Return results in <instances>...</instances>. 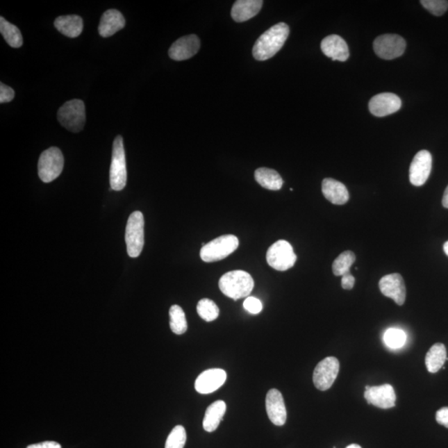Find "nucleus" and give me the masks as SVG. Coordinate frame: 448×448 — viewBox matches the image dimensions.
<instances>
[{
	"label": "nucleus",
	"mask_w": 448,
	"mask_h": 448,
	"mask_svg": "<svg viewBox=\"0 0 448 448\" xmlns=\"http://www.w3.org/2000/svg\"><path fill=\"white\" fill-rule=\"evenodd\" d=\"M402 106L400 98L394 93L378 94L371 98L369 103L370 112L375 117H383L394 114Z\"/></svg>",
	"instance_id": "nucleus-13"
},
{
	"label": "nucleus",
	"mask_w": 448,
	"mask_h": 448,
	"mask_svg": "<svg viewBox=\"0 0 448 448\" xmlns=\"http://www.w3.org/2000/svg\"><path fill=\"white\" fill-rule=\"evenodd\" d=\"M364 396L367 403L379 408L388 409L396 405L395 391L388 383L381 386L367 385Z\"/></svg>",
	"instance_id": "nucleus-12"
},
{
	"label": "nucleus",
	"mask_w": 448,
	"mask_h": 448,
	"mask_svg": "<svg viewBox=\"0 0 448 448\" xmlns=\"http://www.w3.org/2000/svg\"><path fill=\"white\" fill-rule=\"evenodd\" d=\"M263 4L262 0H238L232 8V18L238 23L246 22L258 14Z\"/></svg>",
	"instance_id": "nucleus-21"
},
{
	"label": "nucleus",
	"mask_w": 448,
	"mask_h": 448,
	"mask_svg": "<svg viewBox=\"0 0 448 448\" xmlns=\"http://www.w3.org/2000/svg\"><path fill=\"white\" fill-rule=\"evenodd\" d=\"M54 26L68 38H76L83 30V20L78 15L60 16L55 20Z\"/></svg>",
	"instance_id": "nucleus-22"
},
{
	"label": "nucleus",
	"mask_w": 448,
	"mask_h": 448,
	"mask_svg": "<svg viewBox=\"0 0 448 448\" xmlns=\"http://www.w3.org/2000/svg\"><path fill=\"white\" fill-rule=\"evenodd\" d=\"M447 360L448 358L445 345L437 343L433 345L426 353L425 365L429 373L435 374L442 368Z\"/></svg>",
	"instance_id": "nucleus-24"
},
{
	"label": "nucleus",
	"mask_w": 448,
	"mask_h": 448,
	"mask_svg": "<svg viewBox=\"0 0 448 448\" xmlns=\"http://www.w3.org/2000/svg\"><path fill=\"white\" fill-rule=\"evenodd\" d=\"M293 247L285 240H279L269 247L267 253L268 265L276 271L284 272L292 268L297 262Z\"/></svg>",
	"instance_id": "nucleus-8"
},
{
	"label": "nucleus",
	"mask_w": 448,
	"mask_h": 448,
	"mask_svg": "<svg viewBox=\"0 0 448 448\" xmlns=\"http://www.w3.org/2000/svg\"><path fill=\"white\" fill-rule=\"evenodd\" d=\"M256 181L269 190H279L283 185V179L276 170L268 168H259L254 174Z\"/></svg>",
	"instance_id": "nucleus-25"
},
{
	"label": "nucleus",
	"mask_w": 448,
	"mask_h": 448,
	"mask_svg": "<svg viewBox=\"0 0 448 448\" xmlns=\"http://www.w3.org/2000/svg\"><path fill=\"white\" fill-rule=\"evenodd\" d=\"M436 420L439 424L448 429V407L439 409L436 413Z\"/></svg>",
	"instance_id": "nucleus-35"
},
{
	"label": "nucleus",
	"mask_w": 448,
	"mask_h": 448,
	"mask_svg": "<svg viewBox=\"0 0 448 448\" xmlns=\"http://www.w3.org/2000/svg\"><path fill=\"white\" fill-rule=\"evenodd\" d=\"M322 51L332 61L345 62L349 57V47L339 35H329L324 38L321 44Z\"/></svg>",
	"instance_id": "nucleus-18"
},
{
	"label": "nucleus",
	"mask_w": 448,
	"mask_h": 448,
	"mask_svg": "<svg viewBox=\"0 0 448 448\" xmlns=\"http://www.w3.org/2000/svg\"><path fill=\"white\" fill-rule=\"evenodd\" d=\"M442 206L443 207L448 208V186L445 192V194H443Z\"/></svg>",
	"instance_id": "nucleus-38"
},
{
	"label": "nucleus",
	"mask_w": 448,
	"mask_h": 448,
	"mask_svg": "<svg viewBox=\"0 0 448 448\" xmlns=\"http://www.w3.org/2000/svg\"><path fill=\"white\" fill-rule=\"evenodd\" d=\"M169 326L176 335H183L187 331L188 323L185 311L181 306L174 305L169 309Z\"/></svg>",
	"instance_id": "nucleus-27"
},
{
	"label": "nucleus",
	"mask_w": 448,
	"mask_h": 448,
	"mask_svg": "<svg viewBox=\"0 0 448 448\" xmlns=\"http://www.w3.org/2000/svg\"><path fill=\"white\" fill-rule=\"evenodd\" d=\"M64 158L57 147H51L41 154L38 160V176L42 182L50 183L63 172Z\"/></svg>",
	"instance_id": "nucleus-7"
},
{
	"label": "nucleus",
	"mask_w": 448,
	"mask_h": 448,
	"mask_svg": "<svg viewBox=\"0 0 448 448\" xmlns=\"http://www.w3.org/2000/svg\"><path fill=\"white\" fill-rule=\"evenodd\" d=\"M290 28L287 24L279 23L267 30L255 42L253 55L258 61H266L279 52L287 41Z\"/></svg>",
	"instance_id": "nucleus-1"
},
{
	"label": "nucleus",
	"mask_w": 448,
	"mask_h": 448,
	"mask_svg": "<svg viewBox=\"0 0 448 448\" xmlns=\"http://www.w3.org/2000/svg\"><path fill=\"white\" fill-rule=\"evenodd\" d=\"M356 257L351 251H345L337 258L333 263V273L337 276H344L351 272V267L355 263Z\"/></svg>",
	"instance_id": "nucleus-28"
},
{
	"label": "nucleus",
	"mask_w": 448,
	"mask_h": 448,
	"mask_svg": "<svg viewBox=\"0 0 448 448\" xmlns=\"http://www.w3.org/2000/svg\"><path fill=\"white\" fill-rule=\"evenodd\" d=\"M0 32L12 48H20L23 45V36L19 28L8 22L3 17L0 18Z\"/></svg>",
	"instance_id": "nucleus-26"
},
{
	"label": "nucleus",
	"mask_w": 448,
	"mask_h": 448,
	"mask_svg": "<svg viewBox=\"0 0 448 448\" xmlns=\"http://www.w3.org/2000/svg\"><path fill=\"white\" fill-rule=\"evenodd\" d=\"M197 313L204 321L211 322L219 317V309L215 301L210 299L204 298L198 303Z\"/></svg>",
	"instance_id": "nucleus-29"
},
{
	"label": "nucleus",
	"mask_w": 448,
	"mask_h": 448,
	"mask_svg": "<svg viewBox=\"0 0 448 448\" xmlns=\"http://www.w3.org/2000/svg\"><path fill=\"white\" fill-rule=\"evenodd\" d=\"M266 409L269 420L276 426H283L287 422V408L283 395L276 388L267 392L266 397Z\"/></svg>",
	"instance_id": "nucleus-15"
},
{
	"label": "nucleus",
	"mask_w": 448,
	"mask_h": 448,
	"mask_svg": "<svg viewBox=\"0 0 448 448\" xmlns=\"http://www.w3.org/2000/svg\"><path fill=\"white\" fill-rule=\"evenodd\" d=\"M225 402L223 400H217L216 402L209 405L204 415L203 421L204 429L208 433L215 432L219 428L220 422L226 413Z\"/></svg>",
	"instance_id": "nucleus-23"
},
{
	"label": "nucleus",
	"mask_w": 448,
	"mask_h": 448,
	"mask_svg": "<svg viewBox=\"0 0 448 448\" xmlns=\"http://www.w3.org/2000/svg\"><path fill=\"white\" fill-rule=\"evenodd\" d=\"M27 448H62V446L57 442L46 441L37 443V445H29Z\"/></svg>",
	"instance_id": "nucleus-37"
},
{
	"label": "nucleus",
	"mask_w": 448,
	"mask_h": 448,
	"mask_svg": "<svg viewBox=\"0 0 448 448\" xmlns=\"http://www.w3.org/2000/svg\"><path fill=\"white\" fill-rule=\"evenodd\" d=\"M127 169L125 149L121 135L114 140L112 164L110 169V183L113 190L121 191L126 187Z\"/></svg>",
	"instance_id": "nucleus-3"
},
{
	"label": "nucleus",
	"mask_w": 448,
	"mask_h": 448,
	"mask_svg": "<svg viewBox=\"0 0 448 448\" xmlns=\"http://www.w3.org/2000/svg\"><path fill=\"white\" fill-rule=\"evenodd\" d=\"M243 307L249 313L254 315L259 314L263 308L262 301L254 297H247L244 302H243Z\"/></svg>",
	"instance_id": "nucleus-33"
},
{
	"label": "nucleus",
	"mask_w": 448,
	"mask_h": 448,
	"mask_svg": "<svg viewBox=\"0 0 448 448\" xmlns=\"http://www.w3.org/2000/svg\"><path fill=\"white\" fill-rule=\"evenodd\" d=\"M239 241L236 236L223 235L206 243L200 251V258L206 263L221 261L238 249Z\"/></svg>",
	"instance_id": "nucleus-4"
},
{
	"label": "nucleus",
	"mask_w": 448,
	"mask_h": 448,
	"mask_svg": "<svg viewBox=\"0 0 448 448\" xmlns=\"http://www.w3.org/2000/svg\"><path fill=\"white\" fill-rule=\"evenodd\" d=\"M407 335L405 332L399 329H388L383 335V341L387 347L391 349H399L403 347L406 342Z\"/></svg>",
	"instance_id": "nucleus-30"
},
{
	"label": "nucleus",
	"mask_w": 448,
	"mask_h": 448,
	"mask_svg": "<svg viewBox=\"0 0 448 448\" xmlns=\"http://www.w3.org/2000/svg\"><path fill=\"white\" fill-rule=\"evenodd\" d=\"M433 158L431 153L422 149L413 158L409 168V181L413 185H424L432 170Z\"/></svg>",
	"instance_id": "nucleus-11"
},
{
	"label": "nucleus",
	"mask_w": 448,
	"mask_h": 448,
	"mask_svg": "<svg viewBox=\"0 0 448 448\" xmlns=\"http://www.w3.org/2000/svg\"><path fill=\"white\" fill-rule=\"evenodd\" d=\"M58 119L61 125L67 131L79 132L86 123V110L83 101L74 99L68 101L58 112Z\"/></svg>",
	"instance_id": "nucleus-5"
},
{
	"label": "nucleus",
	"mask_w": 448,
	"mask_h": 448,
	"mask_svg": "<svg viewBox=\"0 0 448 448\" xmlns=\"http://www.w3.org/2000/svg\"><path fill=\"white\" fill-rule=\"evenodd\" d=\"M144 226L143 213L140 211L132 213L126 229L127 254L131 258H138L142 254L144 243Z\"/></svg>",
	"instance_id": "nucleus-6"
},
{
	"label": "nucleus",
	"mask_w": 448,
	"mask_h": 448,
	"mask_svg": "<svg viewBox=\"0 0 448 448\" xmlns=\"http://www.w3.org/2000/svg\"><path fill=\"white\" fill-rule=\"evenodd\" d=\"M226 379H227V374L224 370L210 369L204 371L196 379L195 390L199 394H211L224 385Z\"/></svg>",
	"instance_id": "nucleus-16"
},
{
	"label": "nucleus",
	"mask_w": 448,
	"mask_h": 448,
	"mask_svg": "<svg viewBox=\"0 0 448 448\" xmlns=\"http://www.w3.org/2000/svg\"><path fill=\"white\" fill-rule=\"evenodd\" d=\"M420 3L426 10L435 16L445 15L448 8V1L446 0H422Z\"/></svg>",
	"instance_id": "nucleus-32"
},
{
	"label": "nucleus",
	"mask_w": 448,
	"mask_h": 448,
	"mask_svg": "<svg viewBox=\"0 0 448 448\" xmlns=\"http://www.w3.org/2000/svg\"><path fill=\"white\" fill-rule=\"evenodd\" d=\"M219 285L226 297L237 301L250 295L254 288V281L249 272L236 270L222 276Z\"/></svg>",
	"instance_id": "nucleus-2"
},
{
	"label": "nucleus",
	"mask_w": 448,
	"mask_h": 448,
	"mask_svg": "<svg viewBox=\"0 0 448 448\" xmlns=\"http://www.w3.org/2000/svg\"><path fill=\"white\" fill-rule=\"evenodd\" d=\"M322 193L325 198L336 206H343L349 201V194L344 183L334 179L326 178L322 182Z\"/></svg>",
	"instance_id": "nucleus-19"
},
{
	"label": "nucleus",
	"mask_w": 448,
	"mask_h": 448,
	"mask_svg": "<svg viewBox=\"0 0 448 448\" xmlns=\"http://www.w3.org/2000/svg\"><path fill=\"white\" fill-rule=\"evenodd\" d=\"M379 287L383 295L392 299L397 305L404 304L406 300V287L403 276L399 273L383 276L379 281Z\"/></svg>",
	"instance_id": "nucleus-14"
},
{
	"label": "nucleus",
	"mask_w": 448,
	"mask_h": 448,
	"mask_svg": "<svg viewBox=\"0 0 448 448\" xmlns=\"http://www.w3.org/2000/svg\"><path fill=\"white\" fill-rule=\"evenodd\" d=\"M405 49L406 42L397 34H383L374 42V52L382 59L392 60L402 56Z\"/></svg>",
	"instance_id": "nucleus-9"
},
{
	"label": "nucleus",
	"mask_w": 448,
	"mask_h": 448,
	"mask_svg": "<svg viewBox=\"0 0 448 448\" xmlns=\"http://www.w3.org/2000/svg\"><path fill=\"white\" fill-rule=\"evenodd\" d=\"M200 49V40L197 35L191 34L179 38L169 50L170 58L176 61H183L194 57Z\"/></svg>",
	"instance_id": "nucleus-17"
},
{
	"label": "nucleus",
	"mask_w": 448,
	"mask_h": 448,
	"mask_svg": "<svg viewBox=\"0 0 448 448\" xmlns=\"http://www.w3.org/2000/svg\"><path fill=\"white\" fill-rule=\"evenodd\" d=\"M186 431L181 425L174 426L165 442V448H183L186 442Z\"/></svg>",
	"instance_id": "nucleus-31"
},
{
	"label": "nucleus",
	"mask_w": 448,
	"mask_h": 448,
	"mask_svg": "<svg viewBox=\"0 0 448 448\" xmlns=\"http://www.w3.org/2000/svg\"><path fill=\"white\" fill-rule=\"evenodd\" d=\"M347 448H362V447L358 445H349Z\"/></svg>",
	"instance_id": "nucleus-40"
},
{
	"label": "nucleus",
	"mask_w": 448,
	"mask_h": 448,
	"mask_svg": "<svg viewBox=\"0 0 448 448\" xmlns=\"http://www.w3.org/2000/svg\"><path fill=\"white\" fill-rule=\"evenodd\" d=\"M340 362L335 357H327L319 363L313 373V383L315 388L326 391L331 388L338 376Z\"/></svg>",
	"instance_id": "nucleus-10"
},
{
	"label": "nucleus",
	"mask_w": 448,
	"mask_h": 448,
	"mask_svg": "<svg viewBox=\"0 0 448 448\" xmlns=\"http://www.w3.org/2000/svg\"><path fill=\"white\" fill-rule=\"evenodd\" d=\"M443 249H445V253L448 257V241L445 243V245H443Z\"/></svg>",
	"instance_id": "nucleus-39"
},
{
	"label": "nucleus",
	"mask_w": 448,
	"mask_h": 448,
	"mask_svg": "<svg viewBox=\"0 0 448 448\" xmlns=\"http://www.w3.org/2000/svg\"><path fill=\"white\" fill-rule=\"evenodd\" d=\"M125 26L126 19L122 13L117 10H108L101 17L98 31L101 37L108 38Z\"/></svg>",
	"instance_id": "nucleus-20"
},
{
	"label": "nucleus",
	"mask_w": 448,
	"mask_h": 448,
	"mask_svg": "<svg viewBox=\"0 0 448 448\" xmlns=\"http://www.w3.org/2000/svg\"><path fill=\"white\" fill-rule=\"evenodd\" d=\"M355 277L351 275V272L342 276V279H341V285L345 290H351L355 285Z\"/></svg>",
	"instance_id": "nucleus-36"
},
{
	"label": "nucleus",
	"mask_w": 448,
	"mask_h": 448,
	"mask_svg": "<svg viewBox=\"0 0 448 448\" xmlns=\"http://www.w3.org/2000/svg\"><path fill=\"white\" fill-rule=\"evenodd\" d=\"M14 89L10 87L6 86V84H0V103H6L10 102L15 98Z\"/></svg>",
	"instance_id": "nucleus-34"
}]
</instances>
